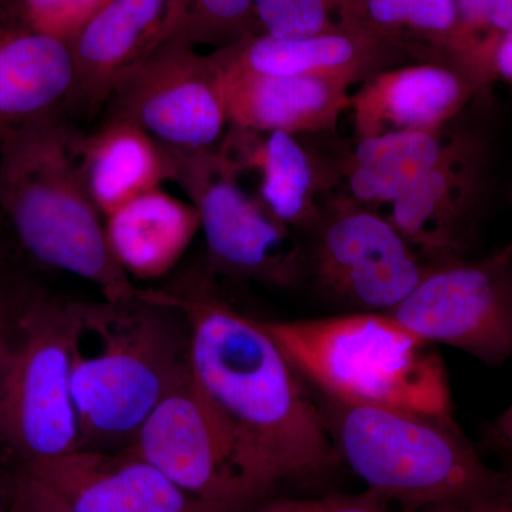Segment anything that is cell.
<instances>
[{
  "mask_svg": "<svg viewBox=\"0 0 512 512\" xmlns=\"http://www.w3.org/2000/svg\"><path fill=\"white\" fill-rule=\"evenodd\" d=\"M141 293L184 316L191 382L268 493L338 466L322 409L258 319L201 288Z\"/></svg>",
  "mask_w": 512,
  "mask_h": 512,
  "instance_id": "6da1fadb",
  "label": "cell"
},
{
  "mask_svg": "<svg viewBox=\"0 0 512 512\" xmlns=\"http://www.w3.org/2000/svg\"><path fill=\"white\" fill-rule=\"evenodd\" d=\"M70 392L79 448L124 443L190 373L178 311L138 292L128 301L66 303Z\"/></svg>",
  "mask_w": 512,
  "mask_h": 512,
  "instance_id": "7a4b0ae2",
  "label": "cell"
},
{
  "mask_svg": "<svg viewBox=\"0 0 512 512\" xmlns=\"http://www.w3.org/2000/svg\"><path fill=\"white\" fill-rule=\"evenodd\" d=\"M80 136L59 117L0 138V217L37 264L90 282L107 301L138 298L140 288L111 255L103 215L84 184Z\"/></svg>",
  "mask_w": 512,
  "mask_h": 512,
  "instance_id": "3957f363",
  "label": "cell"
},
{
  "mask_svg": "<svg viewBox=\"0 0 512 512\" xmlns=\"http://www.w3.org/2000/svg\"><path fill=\"white\" fill-rule=\"evenodd\" d=\"M259 323L325 399L453 419L447 369L437 346L389 313Z\"/></svg>",
  "mask_w": 512,
  "mask_h": 512,
  "instance_id": "277c9868",
  "label": "cell"
},
{
  "mask_svg": "<svg viewBox=\"0 0 512 512\" xmlns=\"http://www.w3.org/2000/svg\"><path fill=\"white\" fill-rule=\"evenodd\" d=\"M320 409L340 463L387 503L423 512L512 490V457L488 466L454 419L329 399Z\"/></svg>",
  "mask_w": 512,
  "mask_h": 512,
  "instance_id": "5b68a950",
  "label": "cell"
},
{
  "mask_svg": "<svg viewBox=\"0 0 512 512\" xmlns=\"http://www.w3.org/2000/svg\"><path fill=\"white\" fill-rule=\"evenodd\" d=\"M9 330L0 336V443L19 466L72 453L80 436L66 305L32 296Z\"/></svg>",
  "mask_w": 512,
  "mask_h": 512,
  "instance_id": "8992f818",
  "label": "cell"
},
{
  "mask_svg": "<svg viewBox=\"0 0 512 512\" xmlns=\"http://www.w3.org/2000/svg\"><path fill=\"white\" fill-rule=\"evenodd\" d=\"M177 177L197 208L215 274L293 288L308 274L298 234L271 214L220 150L175 153Z\"/></svg>",
  "mask_w": 512,
  "mask_h": 512,
  "instance_id": "52a82bcc",
  "label": "cell"
},
{
  "mask_svg": "<svg viewBox=\"0 0 512 512\" xmlns=\"http://www.w3.org/2000/svg\"><path fill=\"white\" fill-rule=\"evenodd\" d=\"M106 119L128 121L175 153L220 146L229 128L218 64L180 36H168L119 80Z\"/></svg>",
  "mask_w": 512,
  "mask_h": 512,
  "instance_id": "ba28073f",
  "label": "cell"
},
{
  "mask_svg": "<svg viewBox=\"0 0 512 512\" xmlns=\"http://www.w3.org/2000/svg\"><path fill=\"white\" fill-rule=\"evenodd\" d=\"M308 272L323 291L362 312H392L439 262L413 247L386 215L336 194L311 232Z\"/></svg>",
  "mask_w": 512,
  "mask_h": 512,
  "instance_id": "9c48e42d",
  "label": "cell"
},
{
  "mask_svg": "<svg viewBox=\"0 0 512 512\" xmlns=\"http://www.w3.org/2000/svg\"><path fill=\"white\" fill-rule=\"evenodd\" d=\"M184 491L239 512L268 494L191 382L175 384L126 448Z\"/></svg>",
  "mask_w": 512,
  "mask_h": 512,
  "instance_id": "30bf717a",
  "label": "cell"
},
{
  "mask_svg": "<svg viewBox=\"0 0 512 512\" xmlns=\"http://www.w3.org/2000/svg\"><path fill=\"white\" fill-rule=\"evenodd\" d=\"M419 338L476 357L488 366L512 357V259L439 262L392 312Z\"/></svg>",
  "mask_w": 512,
  "mask_h": 512,
  "instance_id": "8fae6325",
  "label": "cell"
},
{
  "mask_svg": "<svg viewBox=\"0 0 512 512\" xmlns=\"http://www.w3.org/2000/svg\"><path fill=\"white\" fill-rule=\"evenodd\" d=\"M73 512H234L194 497L127 450H84L20 466Z\"/></svg>",
  "mask_w": 512,
  "mask_h": 512,
  "instance_id": "7c38bea8",
  "label": "cell"
},
{
  "mask_svg": "<svg viewBox=\"0 0 512 512\" xmlns=\"http://www.w3.org/2000/svg\"><path fill=\"white\" fill-rule=\"evenodd\" d=\"M211 56L225 70L325 77L350 87L402 64L437 60L417 47L363 30L296 39L256 35L214 50Z\"/></svg>",
  "mask_w": 512,
  "mask_h": 512,
  "instance_id": "4fadbf2b",
  "label": "cell"
},
{
  "mask_svg": "<svg viewBox=\"0 0 512 512\" xmlns=\"http://www.w3.org/2000/svg\"><path fill=\"white\" fill-rule=\"evenodd\" d=\"M470 70L448 60L384 70L350 94L356 140L404 131H441L485 92Z\"/></svg>",
  "mask_w": 512,
  "mask_h": 512,
  "instance_id": "5bb4252c",
  "label": "cell"
},
{
  "mask_svg": "<svg viewBox=\"0 0 512 512\" xmlns=\"http://www.w3.org/2000/svg\"><path fill=\"white\" fill-rule=\"evenodd\" d=\"M285 131L229 127L218 150L242 175L254 173V194L292 231L311 234L339 184L338 161L318 156L303 140Z\"/></svg>",
  "mask_w": 512,
  "mask_h": 512,
  "instance_id": "9a60e30c",
  "label": "cell"
},
{
  "mask_svg": "<svg viewBox=\"0 0 512 512\" xmlns=\"http://www.w3.org/2000/svg\"><path fill=\"white\" fill-rule=\"evenodd\" d=\"M76 72L69 43L40 32L20 0H0V138L67 117Z\"/></svg>",
  "mask_w": 512,
  "mask_h": 512,
  "instance_id": "2e32d148",
  "label": "cell"
},
{
  "mask_svg": "<svg viewBox=\"0 0 512 512\" xmlns=\"http://www.w3.org/2000/svg\"><path fill=\"white\" fill-rule=\"evenodd\" d=\"M484 161L480 138L457 131L440 163L394 202L386 217L433 261L461 258L464 234L480 200Z\"/></svg>",
  "mask_w": 512,
  "mask_h": 512,
  "instance_id": "e0dca14e",
  "label": "cell"
},
{
  "mask_svg": "<svg viewBox=\"0 0 512 512\" xmlns=\"http://www.w3.org/2000/svg\"><path fill=\"white\" fill-rule=\"evenodd\" d=\"M170 0H107L72 42L76 84L72 111L93 116L116 84L170 36Z\"/></svg>",
  "mask_w": 512,
  "mask_h": 512,
  "instance_id": "ac0fdd59",
  "label": "cell"
},
{
  "mask_svg": "<svg viewBox=\"0 0 512 512\" xmlns=\"http://www.w3.org/2000/svg\"><path fill=\"white\" fill-rule=\"evenodd\" d=\"M221 73L229 127L313 136L335 130L349 111L350 86L339 80L225 69Z\"/></svg>",
  "mask_w": 512,
  "mask_h": 512,
  "instance_id": "d6986e66",
  "label": "cell"
},
{
  "mask_svg": "<svg viewBox=\"0 0 512 512\" xmlns=\"http://www.w3.org/2000/svg\"><path fill=\"white\" fill-rule=\"evenodd\" d=\"M104 225L111 255L131 281L170 274L201 232L194 204L161 187L121 205L104 218Z\"/></svg>",
  "mask_w": 512,
  "mask_h": 512,
  "instance_id": "ffe728a7",
  "label": "cell"
},
{
  "mask_svg": "<svg viewBox=\"0 0 512 512\" xmlns=\"http://www.w3.org/2000/svg\"><path fill=\"white\" fill-rule=\"evenodd\" d=\"M79 160L84 184L103 218L177 177L174 151L124 120L104 117L92 133H82Z\"/></svg>",
  "mask_w": 512,
  "mask_h": 512,
  "instance_id": "44dd1931",
  "label": "cell"
},
{
  "mask_svg": "<svg viewBox=\"0 0 512 512\" xmlns=\"http://www.w3.org/2000/svg\"><path fill=\"white\" fill-rule=\"evenodd\" d=\"M457 131H404L357 140L338 160L339 184L349 200L370 208H390L430 173L447 153Z\"/></svg>",
  "mask_w": 512,
  "mask_h": 512,
  "instance_id": "7402d4cb",
  "label": "cell"
},
{
  "mask_svg": "<svg viewBox=\"0 0 512 512\" xmlns=\"http://www.w3.org/2000/svg\"><path fill=\"white\" fill-rule=\"evenodd\" d=\"M357 28L461 64L487 89L495 82L493 52L460 18L456 0H357Z\"/></svg>",
  "mask_w": 512,
  "mask_h": 512,
  "instance_id": "603a6c76",
  "label": "cell"
},
{
  "mask_svg": "<svg viewBox=\"0 0 512 512\" xmlns=\"http://www.w3.org/2000/svg\"><path fill=\"white\" fill-rule=\"evenodd\" d=\"M170 36L215 50L259 35L254 0H170Z\"/></svg>",
  "mask_w": 512,
  "mask_h": 512,
  "instance_id": "cb8c5ba5",
  "label": "cell"
},
{
  "mask_svg": "<svg viewBox=\"0 0 512 512\" xmlns=\"http://www.w3.org/2000/svg\"><path fill=\"white\" fill-rule=\"evenodd\" d=\"M356 3L357 0H254L256 25L259 35L278 39L360 30Z\"/></svg>",
  "mask_w": 512,
  "mask_h": 512,
  "instance_id": "d4e9b609",
  "label": "cell"
},
{
  "mask_svg": "<svg viewBox=\"0 0 512 512\" xmlns=\"http://www.w3.org/2000/svg\"><path fill=\"white\" fill-rule=\"evenodd\" d=\"M107 0H20L26 16L40 32L72 42Z\"/></svg>",
  "mask_w": 512,
  "mask_h": 512,
  "instance_id": "484cf974",
  "label": "cell"
},
{
  "mask_svg": "<svg viewBox=\"0 0 512 512\" xmlns=\"http://www.w3.org/2000/svg\"><path fill=\"white\" fill-rule=\"evenodd\" d=\"M464 28L478 43L495 50L512 30V0H456Z\"/></svg>",
  "mask_w": 512,
  "mask_h": 512,
  "instance_id": "4316f807",
  "label": "cell"
},
{
  "mask_svg": "<svg viewBox=\"0 0 512 512\" xmlns=\"http://www.w3.org/2000/svg\"><path fill=\"white\" fill-rule=\"evenodd\" d=\"M390 503L366 490L360 494H328L315 498H281L255 512H392Z\"/></svg>",
  "mask_w": 512,
  "mask_h": 512,
  "instance_id": "83f0119b",
  "label": "cell"
},
{
  "mask_svg": "<svg viewBox=\"0 0 512 512\" xmlns=\"http://www.w3.org/2000/svg\"><path fill=\"white\" fill-rule=\"evenodd\" d=\"M3 512L73 511L49 485L19 466L15 473L6 478Z\"/></svg>",
  "mask_w": 512,
  "mask_h": 512,
  "instance_id": "f1b7e54d",
  "label": "cell"
},
{
  "mask_svg": "<svg viewBox=\"0 0 512 512\" xmlns=\"http://www.w3.org/2000/svg\"><path fill=\"white\" fill-rule=\"evenodd\" d=\"M423 512H512V490L494 497L451 501Z\"/></svg>",
  "mask_w": 512,
  "mask_h": 512,
  "instance_id": "f546056e",
  "label": "cell"
},
{
  "mask_svg": "<svg viewBox=\"0 0 512 512\" xmlns=\"http://www.w3.org/2000/svg\"><path fill=\"white\" fill-rule=\"evenodd\" d=\"M484 446L505 457H512V403L485 430Z\"/></svg>",
  "mask_w": 512,
  "mask_h": 512,
  "instance_id": "4dcf8cb0",
  "label": "cell"
},
{
  "mask_svg": "<svg viewBox=\"0 0 512 512\" xmlns=\"http://www.w3.org/2000/svg\"><path fill=\"white\" fill-rule=\"evenodd\" d=\"M495 80L500 79L512 87V30L500 37L493 56Z\"/></svg>",
  "mask_w": 512,
  "mask_h": 512,
  "instance_id": "1f68e13d",
  "label": "cell"
},
{
  "mask_svg": "<svg viewBox=\"0 0 512 512\" xmlns=\"http://www.w3.org/2000/svg\"><path fill=\"white\" fill-rule=\"evenodd\" d=\"M12 284H10L8 276L5 275L3 269L0 268V336L5 335L9 330L10 312L13 306Z\"/></svg>",
  "mask_w": 512,
  "mask_h": 512,
  "instance_id": "d6a6232c",
  "label": "cell"
},
{
  "mask_svg": "<svg viewBox=\"0 0 512 512\" xmlns=\"http://www.w3.org/2000/svg\"><path fill=\"white\" fill-rule=\"evenodd\" d=\"M6 478H0V512H3V504H5V487Z\"/></svg>",
  "mask_w": 512,
  "mask_h": 512,
  "instance_id": "836d02e7",
  "label": "cell"
},
{
  "mask_svg": "<svg viewBox=\"0 0 512 512\" xmlns=\"http://www.w3.org/2000/svg\"><path fill=\"white\" fill-rule=\"evenodd\" d=\"M498 254L504 256V258L512 259V242L504 249H501V251H498Z\"/></svg>",
  "mask_w": 512,
  "mask_h": 512,
  "instance_id": "e575fe53",
  "label": "cell"
}]
</instances>
